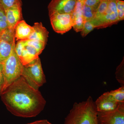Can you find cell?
<instances>
[{
	"mask_svg": "<svg viewBox=\"0 0 124 124\" xmlns=\"http://www.w3.org/2000/svg\"><path fill=\"white\" fill-rule=\"evenodd\" d=\"M33 31L28 39L37 40L46 44L49 32L43 26L42 23H36L33 26Z\"/></svg>",
	"mask_w": 124,
	"mask_h": 124,
	"instance_id": "cell-12",
	"label": "cell"
},
{
	"mask_svg": "<svg viewBox=\"0 0 124 124\" xmlns=\"http://www.w3.org/2000/svg\"><path fill=\"white\" fill-rule=\"evenodd\" d=\"M15 44L0 40V62H3L10 55L15 48Z\"/></svg>",
	"mask_w": 124,
	"mask_h": 124,
	"instance_id": "cell-13",
	"label": "cell"
},
{
	"mask_svg": "<svg viewBox=\"0 0 124 124\" xmlns=\"http://www.w3.org/2000/svg\"><path fill=\"white\" fill-rule=\"evenodd\" d=\"M94 102L97 111L98 112L114 110L119 104L113 98L109 91L103 93Z\"/></svg>",
	"mask_w": 124,
	"mask_h": 124,
	"instance_id": "cell-9",
	"label": "cell"
},
{
	"mask_svg": "<svg viewBox=\"0 0 124 124\" xmlns=\"http://www.w3.org/2000/svg\"><path fill=\"white\" fill-rule=\"evenodd\" d=\"M15 28L8 27L0 32V40L15 44Z\"/></svg>",
	"mask_w": 124,
	"mask_h": 124,
	"instance_id": "cell-14",
	"label": "cell"
},
{
	"mask_svg": "<svg viewBox=\"0 0 124 124\" xmlns=\"http://www.w3.org/2000/svg\"><path fill=\"white\" fill-rule=\"evenodd\" d=\"M96 11L95 9L85 4L82 8V16L85 21H89L94 18Z\"/></svg>",
	"mask_w": 124,
	"mask_h": 124,
	"instance_id": "cell-15",
	"label": "cell"
},
{
	"mask_svg": "<svg viewBox=\"0 0 124 124\" xmlns=\"http://www.w3.org/2000/svg\"><path fill=\"white\" fill-rule=\"evenodd\" d=\"M108 0H101L95 16L93 19L99 18L103 16L106 13L108 7Z\"/></svg>",
	"mask_w": 124,
	"mask_h": 124,
	"instance_id": "cell-17",
	"label": "cell"
},
{
	"mask_svg": "<svg viewBox=\"0 0 124 124\" xmlns=\"http://www.w3.org/2000/svg\"><path fill=\"white\" fill-rule=\"evenodd\" d=\"M0 96L7 110L19 117H35L44 110L46 104L39 90L31 86L22 76Z\"/></svg>",
	"mask_w": 124,
	"mask_h": 124,
	"instance_id": "cell-1",
	"label": "cell"
},
{
	"mask_svg": "<svg viewBox=\"0 0 124 124\" xmlns=\"http://www.w3.org/2000/svg\"><path fill=\"white\" fill-rule=\"evenodd\" d=\"M116 78L121 86H124V60L117 67L116 72Z\"/></svg>",
	"mask_w": 124,
	"mask_h": 124,
	"instance_id": "cell-18",
	"label": "cell"
},
{
	"mask_svg": "<svg viewBox=\"0 0 124 124\" xmlns=\"http://www.w3.org/2000/svg\"><path fill=\"white\" fill-rule=\"evenodd\" d=\"M77 0H52L48 6L49 16L54 14L73 13Z\"/></svg>",
	"mask_w": 124,
	"mask_h": 124,
	"instance_id": "cell-8",
	"label": "cell"
},
{
	"mask_svg": "<svg viewBox=\"0 0 124 124\" xmlns=\"http://www.w3.org/2000/svg\"><path fill=\"white\" fill-rule=\"evenodd\" d=\"M101 0H85V4L97 10Z\"/></svg>",
	"mask_w": 124,
	"mask_h": 124,
	"instance_id": "cell-23",
	"label": "cell"
},
{
	"mask_svg": "<svg viewBox=\"0 0 124 124\" xmlns=\"http://www.w3.org/2000/svg\"><path fill=\"white\" fill-rule=\"evenodd\" d=\"M8 27L5 11L0 4V32Z\"/></svg>",
	"mask_w": 124,
	"mask_h": 124,
	"instance_id": "cell-19",
	"label": "cell"
},
{
	"mask_svg": "<svg viewBox=\"0 0 124 124\" xmlns=\"http://www.w3.org/2000/svg\"><path fill=\"white\" fill-rule=\"evenodd\" d=\"M22 5H17L5 10L9 27L15 28L17 23L23 20Z\"/></svg>",
	"mask_w": 124,
	"mask_h": 124,
	"instance_id": "cell-10",
	"label": "cell"
},
{
	"mask_svg": "<svg viewBox=\"0 0 124 124\" xmlns=\"http://www.w3.org/2000/svg\"><path fill=\"white\" fill-rule=\"evenodd\" d=\"M49 17L51 26L57 33L63 34L72 27V14H54Z\"/></svg>",
	"mask_w": 124,
	"mask_h": 124,
	"instance_id": "cell-7",
	"label": "cell"
},
{
	"mask_svg": "<svg viewBox=\"0 0 124 124\" xmlns=\"http://www.w3.org/2000/svg\"><path fill=\"white\" fill-rule=\"evenodd\" d=\"M21 4H22L21 0H0V4L5 10Z\"/></svg>",
	"mask_w": 124,
	"mask_h": 124,
	"instance_id": "cell-20",
	"label": "cell"
},
{
	"mask_svg": "<svg viewBox=\"0 0 124 124\" xmlns=\"http://www.w3.org/2000/svg\"><path fill=\"white\" fill-rule=\"evenodd\" d=\"M98 124H124V102L114 110L97 112Z\"/></svg>",
	"mask_w": 124,
	"mask_h": 124,
	"instance_id": "cell-6",
	"label": "cell"
},
{
	"mask_svg": "<svg viewBox=\"0 0 124 124\" xmlns=\"http://www.w3.org/2000/svg\"><path fill=\"white\" fill-rule=\"evenodd\" d=\"M116 8L119 21L124 19V1L116 0Z\"/></svg>",
	"mask_w": 124,
	"mask_h": 124,
	"instance_id": "cell-21",
	"label": "cell"
},
{
	"mask_svg": "<svg viewBox=\"0 0 124 124\" xmlns=\"http://www.w3.org/2000/svg\"><path fill=\"white\" fill-rule=\"evenodd\" d=\"M2 63L4 78L3 92L22 76L23 65L16 53L15 48Z\"/></svg>",
	"mask_w": 124,
	"mask_h": 124,
	"instance_id": "cell-3",
	"label": "cell"
},
{
	"mask_svg": "<svg viewBox=\"0 0 124 124\" xmlns=\"http://www.w3.org/2000/svg\"><path fill=\"white\" fill-rule=\"evenodd\" d=\"M64 124H98L97 111L93 98L89 96L86 101L75 103Z\"/></svg>",
	"mask_w": 124,
	"mask_h": 124,
	"instance_id": "cell-2",
	"label": "cell"
},
{
	"mask_svg": "<svg viewBox=\"0 0 124 124\" xmlns=\"http://www.w3.org/2000/svg\"><path fill=\"white\" fill-rule=\"evenodd\" d=\"M22 76L31 86L36 89L38 90L46 83L45 76L39 58L23 65Z\"/></svg>",
	"mask_w": 124,
	"mask_h": 124,
	"instance_id": "cell-4",
	"label": "cell"
},
{
	"mask_svg": "<svg viewBox=\"0 0 124 124\" xmlns=\"http://www.w3.org/2000/svg\"><path fill=\"white\" fill-rule=\"evenodd\" d=\"M95 28V27L90 21H86L84 25V28L81 31V35L82 37L86 36L88 33Z\"/></svg>",
	"mask_w": 124,
	"mask_h": 124,
	"instance_id": "cell-22",
	"label": "cell"
},
{
	"mask_svg": "<svg viewBox=\"0 0 124 124\" xmlns=\"http://www.w3.org/2000/svg\"><path fill=\"white\" fill-rule=\"evenodd\" d=\"M4 78L3 73V65L0 62V96L2 93L4 86Z\"/></svg>",
	"mask_w": 124,
	"mask_h": 124,
	"instance_id": "cell-24",
	"label": "cell"
},
{
	"mask_svg": "<svg viewBox=\"0 0 124 124\" xmlns=\"http://www.w3.org/2000/svg\"><path fill=\"white\" fill-rule=\"evenodd\" d=\"M15 50L23 65L28 64L39 58L40 54L27 39L18 41Z\"/></svg>",
	"mask_w": 124,
	"mask_h": 124,
	"instance_id": "cell-5",
	"label": "cell"
},
{
	"mask_svg": "<svg viewBox=\"0 0 124 124\" xmlns=\"http://www.w3.org/2000/svg\"><path fill=\"white\" fill-rule=\"evenodd\" d=\"M109 92L117 102H124V86Z\"/></svg>",
	"mask_w": 124,
	"mask_h": 124,
	"instance_id": "cell-16",
	"label": "cell"
},
{
	"mask_svg": "<svg viewBox=\"0 0 124 124\" xmlns=\"http://www.w3.org/2000/svg\"><path fill=\"white\" fill-rule=\"evenodd\" d=\"M16 41L28 39L33 31V27L22 20L17 23L15 27Z\"/></svg>",
	"mask_w": 124,
	"mask_h": 124,
	"instance_id": "cell-11",
	"label": "cell"
},
{
	"mask_svg": "<svg viewBox=\"0 0 124 124\" xmlns=\"http://www.w3.org/2000/svg\"><path fill=\"white\" fill-rule=\"evenodd\" d=\"M27 124H52L46 120H42L36 121Z\"/></svg>",
	"mask_w": 124,
	"mask_h": 124,
	"instance_id": "cell-25",
	"label": "cell"
}]
</instances>
